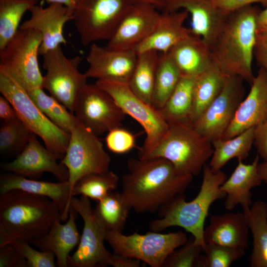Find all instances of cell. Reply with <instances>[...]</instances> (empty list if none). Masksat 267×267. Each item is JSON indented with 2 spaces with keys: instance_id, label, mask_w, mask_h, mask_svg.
Returning a JSON list of instances; mask_svg holds the SVG:
<instances>
[{
  "instance_id": "cell-1",
  "label": "cell",
  "mask_w": 267,
  "mask_h": 267,
  "mask_svg": "<svg viewBox=\"0 0 267 267\" xmlns=\"http://www.w3.org/2000/svg\"><path fill=\"white\" fill-rule=\"evenodd\" d=\"M122 179V196L136 213H154L183 193L193 176L180 173L162 158H130Z\"/></svg>"
},
{
  "instance_id": "cell-2",
  "label": "cell",
  "mask_w": 267,
  "mask_h": 267,
  "mask_svg": "<svg viewBox=\"0 0 267 267\" xmlns=\"http://www.w3.org/2000/svg\"><path fill=\"white\" fill-rule=\"evenodd\" d=\"M61 213L47 197L14 189L0 193V247L15 240L32 244Z\"/></svg>"
},
{
  "instance_id": "cell-3",
  "label": "cell",
  "mask_w": 267,
  "mask_h": 267,
  "mask_svg": "<svg viewBox=\"0 0 267 267\" xmlns=\"http://www.w3.org/2000/svg\"><path fill=\"white\" fill-rule=\"evenodd\" d=\"M261 10L251 4L230 13L210 48L214 63L225 76H239L250 85L255 77L252 61Z\"/></svg>"
},
{
  "instance_id": "cell-4",
  "label": "cell",
  "mask_w": 267,
  "mask_h": 267,
  "mask_svg": "<svg viewBox=\"0 0 267 267\" xmlns=\"http://www.w3.org/2000/svg\"><path fill=\"white\" fill-rule=\"evenodd\" d=\"M202 170V181L196 196L187 201L184 193L178 195L160 209V218L151 221L149 227L155 232L172 226L182 227L192 235L194 242L201 246L204 251L205 222L212 204L225 197L220 187L226 176L222 170L214 172L207 164Z\"/></svg>"
},
{
  "instance_id": "cell-5",
  "label": "cell",
  "mask_w": 267,
  "mask_h": 267,
  "mask_svg": "<svg viewBox=\"0 0 267 267\" xmlns=\"http://www.w3.org/2000/svg\"><path fill=\"white\" fill-rule=\"evenodd\" d=\"M168 130L160 142L140 159L164 158L180 173L198 175L213 152L212 143L190 123H169Z\"/></svg>"
},
{
  "instance_id": "cell-6",
  "label": "cell",
  "mask_w": 267,
  "mask_h": 267,
  "mask_svg": "<svg viewBox=\"0 0 267 267\" xmlns=\"http://www.w3.org/2000/svg\"><path fill=\"white\" fill-rule=\"evenodd\" d=\"M0 91L12 105L24 125L42 139L45 147L58 159H62L69 143L70 134L53 123L36 105L19 80L0 66Z\"/></svg>"
},
{
  "instance_id": "cell-7",
  "label": "cell",
  "mask_w": 267,
  "mask_h": 267,
  "mask_svg": "<svg viewBox=\"0 0 267 267\" xmlns=\"http://www.w3.org/2000/svg\"><path fill=\"white\" fill-rule=\"evenodd\" d=\"M95 84L107 92L126 115L130 116L143 128L146 137L138 155V158L142 157L164 137L169 129V123L159 110L136 95L128 83L101 79H97Z\"/></svg>"
},
{
  "instance_id": "cell-8",
  "label": "cell",
  "mask_w": 267,
  "mask_h": 267,
  "mask_svg": "<svg viewBox=\"0 0 267 267\" xmlns=\"http://www.w3.org/2000/svg\"><path fill=\"white\" fill-rule=\"evenodd\" d=\"M106 241L114 253L135 259L151 267H162L167 258L187 242L182 231L161 233L149 232L127 235L122 232L107 230Z\"/></svg>"
},
{
  "instance_id": "cell-9",
  "label": "cell",
  "mask_w": 267,
  "mask_h": 267,
  "mask_svg": "<svg viewBox=\"0 0 267 267\" xmlns=\"http://www.w3.org/2000/svg\"><path fill=\"white\" fill-rule=\"evenodd\" d=\"M132 0H78L74 24L84 46L111 38Z\"/></svg>"
},
{
  "instance_id": "cell-10",
  "label": "cell",
  "mask_w": 267,
  "mask_h": 267,
  "mask_svg": "<svg viewBox=\"0 0 267 267\" xmlns=\"http://www.w3.org/2000/svg\"><path fill=\"white\" fill-rule=\"evenodd\" d=\"M97 136L78 119L70 132L69 143L60 163L68 170L72 196L75 184L81 178L109 171L110 157Z\"/></svg>"
},
{
  "instance_id": "cell-11",
  "label": "cell",
  "mask_w": 267,
  "mask_h": 267,
  "mask_svg": "<svg viewBox=\"0 0 267 267\" xmlns=\"http://www.w3.org/2000/svg\"><path fill=\"white\" fill-rule=\"evenodd\" d=\"M42 56L43 68L46 71L43 89L73 113L78 97L87 84L88 78L79 70L81 57H67L61 45Z\"/></svg>"
},
{
  "instance_id": "cell-12",
  "label": "cell",
  "mask_w": 267,
  "mask_h": 267,
  "mask_svg": "<svg viewBox=\"0 0 267 267\" xmlns=\"http://www.w3.org/2000/svg\"><path fill=\"white\" fill-rule=\"evenodd\" d=\"M90 199L73 196L70 206L82 218L84 227L77 250L68 260L70 267L112 266L113 254L104 246L107 229L91 207Z\"/></svg>"
},
{
  "instance_id": "cell-13",
  "label": "cell",
  "mask_w": 267,
  "mask_h": 267,
  "mask_svg": "<svg viewBox=\"0 0 267 267\" xmlns=\"http://www.w3.org/2000/svg\"><path fill=\"white\" fill-rule=\"evenodd\" d=\"M42 41L36 30L19 29L0 50V66L15 76L27 90L43 88L44 76L38 61Z\"/></svg>"
},
{
  "instance_id": "cell-14",
  "label": "cell",
  "mask_w": 267,
  "mask_h": 267,
  "mask_svg": "<svg viewBox=\"0 0 267 267\" xmlns=\"http://www.w3.org/2000/svg\"><path fill=\"white\" fill-rule=\"evenodd\" d=\"M243 81L239 76H225L224 85L219 95L191 124L211 143L222 137L244 98Z\"/></svg>"
},
{
  "instance_id": "cell-15",
  "label": "cell",
  "mask_w": 267,
  "mask_h": 267,
  "mask_svg": "<svg viewBox=\"0 0 267 267\" xmlns=\"http://www.w3.org/2000/svg\"><path fill=\"white\" fill-rule=\"evenodd\" d=\"M74 114L96 135L120 127L126 114L105 91L88 84L81 91Z\"/></svg>"
},
{
  "instance_id": "cell-16",
  "label": "cell",
  "mask_w": 267,
  "mask_h": 267,
  "mask_svg": "<svg viewBox=\"0 0 267 267\" xmlns=\"http://www.w3.org/2000/svg\"><path fill=\"white\" fill-rule=\"evenodd\" d=\"M155 6L134 2L127 11L106 47L117 50H134L144 41L157 25L161 14Z\"/></svg>"
},
{
  "instance_id": "cell-17",
  "label": "cell",
  "mask_w": 267,
  "mask_h": 267,
  "mask_svg": "<svg viewBox=\"0 0 267 267\" xmlns=\"http://www.w3.org/2000/svg\"><path fill=\"white\" fill-rule=\"evenodd\" d=\"M33 133L26 146L11 162L2 164L5 171L37 179L45 172L52 174L58 181H67V169L57 162L56 156L43 146Z\"/></svg>"
},
{
  "instance_id": "cell-18",
  "label": "cell",
  "mask_w": 267,
  "mask_h": 267,
  "mask_svg": "<svg viewBox=\"0 0 267 267\" xmlns=\"http://www.w3.org/2000/svg\"><path fill=\"white\" fill-rule=\"evenodd\" d=\"M29 11L30 18L20 25L19 29H31L41 34L40 55L66 44L63 29L66 23L73 20V9L61 4L50 3L46 7L36 4Z\"/></svg>"
},
{
  "instance_id": "cell-19",
  "label": "cell",
  "mask_w": 267,
  "mask_h": 267,
  "mask_svg": "<svg viewBox=\"0 0 267 267\" xmlns=\"http://www.w3.org/2000/svg\"><path fill=\"white\" fill-rule=\"evenodd\" d=\"M163 12L183 9L191 17V33L202 38L209 48L220 34L227 17L212 0H162Z\"/></svg>"
},
{
  "instance_id": "cell-20",
  "label": "cell",
  "mask_w": 267,
  "mask_h": 267,
  "mask_svg": "<svg viewBox=\"0 0 267 267\" xmlns=\"http://www.w3.org/2000/svg\"><path fill=\"white\" fill-rule=\"evenodd\" d=\"M86 60L88 78L108 79L128 83L134 69L137 54L134 50H117L99 45L89 46Z\"/></svg>"
},
{
  "instance_id": "cell-21",
  "label": "cell",
  "mask_w": 267,
  "mask_h": 267,
  "mask_svg": "<svg viewBox=\"0 0 267 267\" xmlns=\"http://www.w3.org/2000/svg\"><path fill=\"white\" fill-rule=\"evenodd\" d=\"M249 92L239 104L222 138H232L258 126L267 118V73L259 68Z\"/></svg>"
},
{
  "instance_id": "cell-22",
  "label": "cell",
  "mask_w": 267,
  "mask_h": 267,
  "mask_svg": "<svg viewBox=\"0 0 267 267\" xmlns=\"http://www.w3.org/2000/svg\"><path fill=\"white\" fill-rule=\"evenodd\" d=\"M14 189L48 198L59 209L61 221L68 219L72 198L68 180L58 182L39 181L11 173L1 177L0 193Z\"/></svg>"
},
{
  "instance_id": "cell-23",
  "label": "cell",
  "mask_w": 267,
  "mask_h": 267,
  "mask_svg": "<svg viewBox=\"0 0 267 267\" xmlns=\"http://www.w3.org/2000/svg\"><path fill=\"white\" fill-rule=\"evenodd\" d=\"M260 158L257 154L252 163L249 164L238 160L232 174L221 186V190L225 194L224 206L226 209L232 210L240 205L244 210L252 205L251 190L263 182L258 169Z\"/></svg>"
},
{
  "instance_id": "cell-24",
  "label": "cell",
  "mask_w": 267,
  "mask_h": 267,
  "mask_svg": "<svg viewBox=\"0 0 267 267\" xmlns=\"http://www.w3.org/2000/svg\"><path fill=\"white\" fill-rule=\"evenodd\" d=\"M78 214L70 206L68 218L64 224L61 223V218H56L48 232L32 244L43 251L52 252L59 267H67L69 254L77 246L81 235L76 223Z\"/></svg>"
},
{
  "instance_id": "cell-25",
  "label": "cell",
  "mask_w": 267,
  "mask_h": 267,
  "mask_svg": "<svg viewBox=\"0 0 267 267\" xmlns=\"http://www.w3.org/2000/svg\"><path fill=\"white\" fill-rule=\"evenodd\" d=\"M186 10L163 12L149 36L134 49L136 54L146 51L167 53L191 32L184 27L188 17Z\"/></svg>"
},
{
  "instance_id": "cell-26",
  "label": "cell",
  "mask_w": 267,
  "mask_h": 267,
  "mask_svg": "<svg viewBox=\"0 0 267 267\" xmlns=\"http://www.w3.org/2000/svg\"><path fill=\"white\" fill-rule=\"evenodd\" d=\"M168 53L182 77L195 78L213 63L207 44L191 32Z\"/></svg>"
},
{
  "instance_id": "cell-27",
  "label": "cell",
  "mask_w": 267,
  "mask_h": 267,
  "mask_svg": "<svg viewBox=\"0 0 267 267\" xmlns=\"http://www.w3.org/2000/svg\"><path fill=\"white\" fill-rule=\"evenodd\" d=\"M249 227L243 213H228L210 217L205 228L206 243L240 247L246 249L249 244Z\"/></svg>"
},
{
  "instance_id": "cell-28",
  "label": "cell",
  "mask_w": 267,
  "mask_h": 267,
  "mask_svg": "<svg viewBox=\"0 0 267 267\" xmlns=\"http://www.w3.org/2000/svg\"><path fill=\"white\" fill-rule=\"evenodd\" d=\"M243 214L253 237L250 266L267 267V203L256 201Z\"/></svg>"
},
{
  "instance_id": "cell-29",
  "label": "cell",
  "mask_w": 267,
  "mask_h": 267,
  "mask_svg": "<svg viewBox=\"0 0 267 267\" xmlns=\"http://www.w3.org/2000/svg\"><path fill=\"white\" fill-rule=\"evenodd\" d=\"M225 76L214 62L195 78L190 123L197 120L221 92Z\"/></svg>"
},
{
  "instance_id": "cell-30",
  "label": "cell",
  "mask_w": 267,
  "mask_h": 267,
  "mask_svg": "<svg viewBox=\"0 0 267 267\" xmlns=\"http://www.w3.org/2000/svg\"><path fill=\"white\" fill-rule=\"evenodd\" d=\"M252 127L229 139L222 138L212 142L213 152L209 166L214 172L221 170L230 160H244L248 157L254 140Z\"/></svg>"
},
{
  "instance_id": "cell-31",
  "label": "cell",
  "mask_w": 267,
  "mask_h": 267,
  "mask_svg": "<svg viewBox=\"0 0 267 267\" xmlns=\"http://www.w3.org/2000/svg\"><path fill=\"white\" fill-rule=\"evenodd\" d=\"M158 53L155 51H146L137 53L136 64L128 82L133 92L151 105L159 56Z\"/></svg>"
},
{
  "instance_id": "cell-32",
  "label": "cell",
  "mask_w": 267,
  "mask_h": 267,
  "mask_svg": "<svg viewBox=\"0 0 267 267\" xmlns=\"http://www.w3.org/2000/svg\"><path fill=\"white\" fill-rule=\"evenodd\" d=\"M195 78L181 77L164 106L159 109L168 123H190Z\"/></svg>"
},
{
  "instance_id": "cell-33",
  "label": "cell",
  "mask_w": 267,
  "mask_h": 267,
  "mask_svg": "<svg viewBox=\"0 0 267 267\" xmlns=\"http://www.w3.org/2000/svg\"><path fill=\"white\" fill-rule=\"evenodd\" d=\"M181 75L168 53L159 54L152 105L161 109L175 89Z\"/></svg>"
},
{
  "instance_id": "cell-34",
  "label": "cell",
  "mask_w": 267,
  "mask_h": 267,
  "mask_svg": "<svg viewBox=\"0 0 267 267\" xmlns=\"http://www.w3.org/2000/svg\"><path fill=\"white\" fill-rule=\"evenodd\" d=\"M37 2L38 0H0V50L19 30L25 13Z\"/></svg>"
},
{
  "instance_id": "cell-35",
  "label": "cell",
  "mask_w": 267,
  "mask_h": 267,
  "mask_svg": "<svg viewBox=\"0 0 267 267\" xmlns=\"http://www.w3.org/2000/svg\"><path fill=\"white\" fill-rule=\"evenodd\" d=\"M94 210L107 230L122 232L131 209L121 192L111 191L97 202Z\"/></svg>"
},
{
  "instance_id": "cell-36",
  "label": "cell",
  "mask_w": 267,
  "mask_h": 267,
  "mask_svg": "<svg viewBox=\"0 0 267 267\" xmlns=\"http://www.w3.org/2000/svg\"><path fill=\"white\" fill-rule=\"evenodd\" d=\"M27 91L36 105L53 123L70 134L78 121L73 113L51 95L46 94L43 88Z\"/></svg>"
},
{
  "instance_id": "cell-37",
  "label": "cell",
  "mask_w": 267,
  "mask_h": 267,
  "mask_svg": "<svg viewBox=\"0 0 267 267\" xmlns=\"http://www.w3.org/2000/svg\"><path fill=\"white\" fill-rule=\"evenodd\" d=\"M119 180L118 175L111 171L87 175L75 184L72 196L80 195L98 202L117 188Z\"/></svg>"
},
{
  "instance_id": "cell-38",
  "label": "cell",
  "mask_w": 267,
  "mask_h": 267,
  "mask_svg": "<svg viewBox=\"0 0 267 267\" xmlns=\"http://www.w3.org/2000/svg\"><path fill=\"white\" fill-rule=\"evenodd\" d=\"M32 134L20 119L2 122L0 128V152L17 156L26 146Z\"/></svg>"
},
{
  "instance_id": "cell-39",
  "label": "cell",
  "mask_w": 267,
  "mask_h": 267,
  "mask_svg": "<svg viewBox=\"0 0 267 267\" xmlns=\"http://www.w3.org/2000/svg\"><path fill=\"white\" fill-rule=\"evenodd\" d=\"M245 249L214 243H206L203 267H228L245 254Z\"/></svg>"
},
{
  "instance_id": "cell-40",
  "label": "cell",
  "mask_w": 267,
  "mask_h": 267,
  "mask_svg": "<svg viewBox=\"0 0 267 267\" xmlns=\"http://www.w3.org/2000/svg\"><path fill=\"white\" fill-rule=\"evenodd\" d=\"M203 248L192 240L174 250L166 259L163 267H203Z\"/></svg>"
},
{
  "instance_id": "cell-41",
  "label": "cell",
  "mask_w": 267,
  "mask_h": 267,
  "mask_svg": "<svg viewBox=\"0 0 267 267\" xmlns=\"http://www.w3.org/2000/svg\"><path fill=\"white\" fill-rule=\"evenodd\" d=\"M25 260L27 267H54V254L49 251L34 249L30 244L21 240H15L11 243Z\"/></svg>"
},
{
  "instance_id": "cell-42",
  "label": "cell",
  "mask_w": 267,
  "mask_h": 267,
  "mask_svg": "<svg viewBox=\"0 0 267 267\" xmlns=\"http://www.w3.org/2000/svg\"><path fill=\"white\" fill-rule=\"evenodd\" d=\"M105 142L107 147L111 152L116 154H123L134 147L135 139L132 133L120 127L108 132Z\"/></svg>"
},
{
  "instance_id": "cell-43",
  "label": "cell",
  "mask_w": 267,
  "mask_h": 267,
  "mask_svg": "<svg viewBox=\"0 0 267 267\" xmlns=\"http://www.w3.org/2000/svg\"><path fill=\"white\" fill-rule=\"evenodd\" d=\"M0 267H27L25 260L16 248L8 243L0 247Z\"/></svg>"
},
{
  "instance_id": "cell-44",
  "label": "cell",
  "mask_w": 267,
  "mask_h": 267,
  "mask_svg": "<svg viewBox=\"0 0 267 267\" xmlns=\"http://www.w3.org/2000/svg\"><path fill=\"white\" fill-rule=\"evenodd\" d=\"M253 145L260 158L267 160V118L255 127Z\"/></svg>"
},
{
  "instance_id": "cell-45",
  "label": "cell",
  "mask_w": 267,
  "mask_h": 267,
  "mask_svg": "<svg viewBox=\"0 0 267 267\" xmlns=\"http://www.w3.org/2000/svg\"><path fill=\"white\" fill-rule=\"evenodd\" d=\"M212 1L217 7L227 14L254 3H260L265 7L267 6V0H212Z\"/></svg>"
},
{
  "instance_id": "cell-46",
  "label": "cell",
  "mask_w": 267,
  "mask_h": 267,
  "mask_svg": "<svg viewBox=\"0 0 267 267\" xmlns=\"http://www.w3.org/2000/svg\"><path fill=\"white\" fill-rule=\"evenodd\" d=\"M254 57L259 68L267 73V33L257 34Z\"/></svg>"
},
{
  "instance_id": "cell-47",
  "label": "cell",
  "mask_w": 267,
  "mask_h": 267,
  "mask_svg": "<svg viewBox=\"0 0 267 267\" xmlns=\"http://www.w3.org/2000/svg\"><path fill=\"white\" fill-rule=\"evenodd\" d=\"M0 118L2 122H11L19 120L12 105L2 95L0 96Z\"/></svg>"
},
{
  "instance_id": "cell-48",
  "label": "cell",
  "mask_w": 267,
  "mask_h": 267,
  "mask_svg": "<svg viewBox=\"0 0 267 267\" xmlns=\"http://www.w3.org/2000/svg\"><path fill=\"white\" fill-rule=\"evenodd\" d=\"M140 261L115 253H113L112 266L114 267H139Z\"/></svg>"
},
{
  "instance_id": "cell-49",
  "label": "cell",
  "mask_w": 267,
  "mask_h": 267,
  "mask_svg": "<svg viewBox=\"0 0 267 267\" xmlns=\"http://www.w3.org/2000/svg\"><path fill=\"white\" fill-rule=\"evenodd\" d=\"M256 32L257 34L267 33V6L258 16Z\"/></svg>"
},
{
  "instance_id": "cell-50",
  "label": "cell",
  "mask_w": 267,
  "mask_h": 267,
  "mask_svg": "<svg viewBox=\"0 0 267 267\" xmlns=\"http://www.w3.org/2000/svg\"><path fill=\"white\" fill-rule=\"evenodd\" d=\"M258 169L263 182L267 185V160L259 163Z\"/></svg>"
},
{
  "instance_id": "cell-51",
  "label": "cell",
  "mask_w": 267,
  "mask_h": 267,
  "mask_svg": "<svg viewBox=\"0 0 267 267\" xmlns=\"http://www.w3.org/2000/svg\"><path fill=\"white\" fill-rule=\"evenodd\" d=\"M47 3H59L64 5L72 9L76 5L78 0H44Z\"/></svg>"
},
{
  "instance_id": "cell-52",
  "label": "cell",
  "mask_w": 267,
  "mask_h": 267,
  "mask_svg": "<svg viewBox=\"0 0 267 267\" xmlns=\"http://www.w3.org/2000/svg\"><path fill=\"white\" fill-rule=\"evenodd\" d=\"M134 2L145 3L155 6L158 9H161L162 0H132Z\"/></svg>"
}]
</instances>
